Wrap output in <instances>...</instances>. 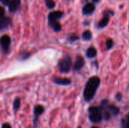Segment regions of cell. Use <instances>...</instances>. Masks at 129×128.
Here are the masks:
<instances>
[{"instance_id": "cell-1", "label": "cell", "mask_w": 129, "mask_h": 128, "mask_svg": "<svg viewBox=\"0 0 129 128\" xmlns=\"http://www.w3.org/2000/svg\"><path fill=\"white\" fill-rule=\"evenodd\" d=\"M100 83H101V80L97 76L91 77L88 81V82L86 83L85 90H84V93H83L84 99L86 101H90L91 100L93 99L94 96L96 94L98 88H99Z\"/></svg>"}, {"instance_id": "cell-2", "label": "cell", "mask_w": 129, "mask_h": 128, "mask_svg": "<svg viewBox=\"0 0 129 128\" xmlns=\"http://www.w3.org/2000/svg\"><path fill=\"white\" fill-rule=\"evenodd\" d=\"M71 66L72 60L68 55L64 56L62 59L60 60L58 63V69L62 73H68L71 69Z\"/></svg>"}, {"instance_id": "cell-3", "label": "cell", "mask_w": 129, "mask_h": 128, "mask_svg": "<svg viewBox=\"0 0 129 128\" xmlns=\"http://www.w3.org/2000/svg\"><path fill=\"white\" fill-rule=\"evenodd\" d=\"M101 108L99 107H95L92 106L90 107L88 109L89 112V119L91 122L94 123H98L101 121L103 119V115L101 112Z\"/></svg>"}, {"instance_id": "cell-4", "label": "cell", "mask_w": 129, "mask_h": 128, "mask_svg": "<svg viewBox=\"0 0 129 128\" xmlns=\"http://www.w3.org/2000/svg\"><path fill=\"white\" fill-rule=\"evenodd\" d=\"M63 15V13L61 11H54L49 14L48 15V20H49V23L51 26L54 25L55 23H57V20L60 19Z\"/></svg>"}, {"instance_id": "cell-5", "label": "cell", "mask_w": 129, "mask_h": 128, "mask_svg": "<svg viewBox=\"0 0 129 128\" xmlns=\"http://www.w3.org/2000/svg\"><path fill=\"white\" fill-rule=\"evenodd\" d=\"M10 44H11V38L8 35H3L1 39H0V45L2 48V49L4 51H8V48L10 46Z\"/></svg>"}, {"instance_id": "cell-6", "label": "cell", "mask_w": 129, "mask_h": 128, "mask_svg": "<svg viewBox=\"0 0 129 128\" xmlns=\"http://www.w3.org/2000/svg\"><path fill=\"white\" fill-rule=\"evenodd\" d=\"M54 82L59 85H63L67 86L71 84V80L70 78H60V77H55L54 78Z\"/></svg>"}, {"instance_id": "cell-7", "label": "cell", "mask_w": 129, "mask_h": 128, "mask_svg": "<svg viewBox=\"0 0 129 128\" xmlns=\"http://www.w3.org/2000/svg\"><path fill=\"white\" fill-rule=\"evenodd\" d=\"M85 64V61L82 57L77 56L76 58V61L74 63V69L75 70H80Z\"/></svg>"}, {"instance_id": "cell-8", "label": "cell", "mask_w": 129, "mask_h": 128, "mask_svg": "<svg viewBox=\"0 0 129 128\" xmlns=\"http://www.w3.org/2000/svg\"><path fill=\"white\" fill-rule=\"evenodd\" d=\"M20 0H10L8 4L10 11L14 12L17 11V8L20 7Z\"/></svg>"}, {"instance_id": "cell-9", "label": "cell", "mask_w": 129, "mask_h": 128, "mask_svg": "<svg viewBox=\"0 0 129 128\" xmlns=\"http://www.w3.org/2000/svg\"><path fill=\"white\" fill-rule=\"evenodd\" d=\"M95 6L93 3H88L83 8V13L85 14H90L94 11Z\"/></svg>"}, {"instance_id": "cell-10", "label": "cell", "mask_w": 129, "mask_h": 128, "mask_svg": "<svg viewBox=\"0 0 129 128\" xmlns=\"http://www.w3.org/2000/svg\"><path fill=\"white\" fill-rule=\"evenodd\" d=\"M45 112V109L42 106L38 105L34 108V115L37 118L39 115H41Z\"/></svg>"}, {"instance_id": "cell-11", "label": "cell", "mask_w": 129, "mask_h": 128, "mask_svg": "<svg viewBox=\"0 0 129 128\" xmlns=\"http://www.w3.org/2000/svg\"><path fill=\"white\" fill-rule=\"evenodd\" d=\"M97 55V50L94 48H89L86 52V56L88 58H94Z\"/></svg>"}, {"instance_id": "cell-12", "label": "cell", "mask_w": 129, "mask_h": 128, "mask_svg": "<svg viewBox=\"0 0 129 128\" xmlns=\"http://www.w3.org/2000/svg\"><path fill=\"white\" fill-rule=\"evenodd\" d=\"M109 23V16L107 14L104 15V17H103V19L100 21L99 23V27L100 28H104Z\"/></svg>"}, {"instance_id": "cell-13", "label": "cell", "mask_w": 129, "mask_h": 128, "mask_svg": "<svg viewBox=\"0 0 129 128\" xmlns=\"http://www.w3.org/2000/svg\"><path fill=\"white\" fill-rule=\"evenodd\" d=\"M20 106H21V101H20V98H16L14 101V103H13V108L15 111H17L20 109Z\"/></svg>"}, {"instance_id": "cell-14", "label": "cell", "mask_w": 129, "mask_h": 128, "mask_svg": "<svg viewBox=\"0 0 129 128\" xmlns=\"http://www.w3.org/2000/svg\"><path fill=\"white\" fill-rule=\"evenodd\" d=\"M11 23V20L8 17H2L1 20H0V25L1 26H4V27H6L8 26Z\"/></svg>"}, {"instance_id": "cell-15", "label": "cell", "mask_w": 129, "mask_h": 128, "mask_svg": "<svg viewBox=\"0 0 129 128\" xmlns=\"http://www.w3.org/2000/svg\"><path fill=\"white\" fill-rule=\"evenodd\" d=\"M108 109L112 112L113 115H117L119 112V109L113 105H110L108 106Z\"/></svg>"}, {"instance_id": "cell-16", "label": "cell", "mask_w": 129, "mask_h": 128, "mask_svg": "<svg viewBox=\"0 0 129 128\" xmlns=\"http://www.w3.org/2000/svg\"><path fill=\"white\" fill-rule=\"evenodd\" d=\"M91 32L89 31V30H86L83 33H82V38L84 40H86V41H88L91 38Z\"/></svg>"}, {"instance_id": "cell-17", "label": "cell", "mask_w": 129, "mask_h": 128, "mask_svg": "<svg viewBox=\"0 0 129 128\" xmlns=\"http://www.w3.org/2000/svg\"><path fill=\"white\" fill-rule=\"evenodd\" d=\"M106 46H107V48L108 50L111 49L113 47V39H108L106 41Z\"/></svg>"}, {"instance_id": "cell-18", "label": "cell", "mask_w": 129, "mask_h": 128, "mask_svg": "<svg viewBox=\"0 0 129 128\" xmlns=\"http://www.w3.org/2000/svg\"><path fill=\"white\" fill-rule=\"evenodd\" d=\"M51 26L53 27L54 30L56 31V32H58V31H60V30L61 29V26H60V24L58 22L55 23H54V25H52Z\"/></svg>"}, {"instance_id": "cell-19", "label": "cell", "mask_w": 129, "mask_h": 128, "mask_svg": "<svg viewBox=\"0 0 129 128\" xmlns=\"http://www.w3.org/2000/svg\"><path fill=\"white\" fill-rule=\"evenodd\" d=\"M46 5L47 7L49 8H53L55 5V3L53 0H46Z\"/></svg>"}, {"instance_id": "cell-20", "label": "cell", "mask_w": 129, "mask_h": 128, "mask_svg": "<svg viewBox=\"0 0 129 128\" xmlns=\"http://www.w3.org/2000/svg\"><path fill=\"white\" fill-rule=\"evenodd\" d=\"M2 128H11V125L9 124H7V123H5L2 125Z\"/></svg>"}, {"instance_id": "cell-21", "label": "cell", "mask_w": 129, "mask_h": 128, "mask_svg": "<svg viewBox=\"0 0 129 128\" xmlns=\"http://www.w3.org/2000/svg\"><path fill=\"white\" fill-rule=\"evenodd\" d=\"M70 39L71 41H76V40H78V39H79V37L76 36V35H72V36L70 38Z\"/></svg>"}, {"instance_id": "cell-22", "label": "cell", "mask_w": 129, "mask_h": 128, "mask_svg": "<svg viewBox=\"0 0 129 128\" xmlns=\"http://www.w3.org/2000/svg\"><path fill=\"white\" fill-rule=\"evenodd\" d=\"M4 14H5V10L3 9V8L0 7V17H2Z\"/></svg>"}, {"instance_id": "cell-23", "label": "cell", "mask_w": 129, "mask_h": 128, "mask_svg": "<svg viewBox=\"0 0 129 128\" xmlns=\"http://www.w3.org/2000/svg\"><path fill=\"white\" fill-rule=\"evenodd\" d=\"M2 1V2L4 4V5H8L9 4V2H10V0H1Z\"/></svg>"}, {"instance_id": "cell-24", "label": "cell", "mask_w": 129, "mask_h": 128, "mask_svg": "<svg viewBox=\"0 0 129 128\" xmlns=\"http://www.w3.org/2000/svg\"><path fill=\"white\" fill-rule=\"evenodd\" d=\"M127 128H129V115H128V119L127 121Z\"/></svg>"}, {"instance_id": "cell-25", "label": "cell", "mask_w": 129, "mask_h": 128, "mask_svg": "<svg viewBox=\"0 0 129 128\" xmlns=\"http://www.w3.org/2000/svg\"><path fill=\"white\" fill-rule=\"evenodd\" d=\"M92 1H93L94 2H99V0H92Z\"/></svg>"}, {"instance_id": "cell-26", "label": "cell", "mask_w": 129, "mask_h": 128, "mask_svg": "<svg viewBox=\"0 0 129 128\" xmlns=\"http://www.w3.org/2000/svg\"><path fill=\"white\" fill-rule=\"evenodd\" d=\"M91 128H99V127H92Z\"/></svg>"}, {"instance_id": "cell-27", "label": "cell", "mask_w": 129, "mask_h": 128, "mask_svg": "<svg viewBox=\"0 0 129 128\" xmlns=\"http://www.w3.org/2000/svg\"><path fill=\"white\" fill-rule=\"evenodd\" d=\"M1 28H2V26H1V25H0V29H1Z\"/></svg>"}, {"instance_id": "cell-28", "label": "cell", "mask_w": 129, "mask_h": 128, "mask_svg": "<svg viewBox=\"0 0 129 128\" xmlns=\"http://www.w3.org/2000/svg\"><path fill=\"white\" fill-rule=\"evenodd\" d=\"M78 128H81V127H78Z\"/></svg>"}]
</instances>
